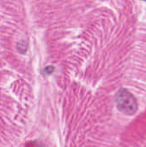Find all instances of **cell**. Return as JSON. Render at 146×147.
I'll use <instances>...</instances> for the list:
<instances>
[{
  "label": "cell",
  "mask_w": 146,
  "mask_h": 147,
  "mask_svg": "<svg viewBox=\"0 0 146 147\" xmlns=\"http://www.w3.org/2000/svg\"><path fill=\"white\" fill-rule=\"evenodd\" d=\"M118 109L128 115H133L138 110V103L133 95L126 89H120L116 95Z\"/></svg>",
  "instance_id": "obj_1"
}]
</instances>
